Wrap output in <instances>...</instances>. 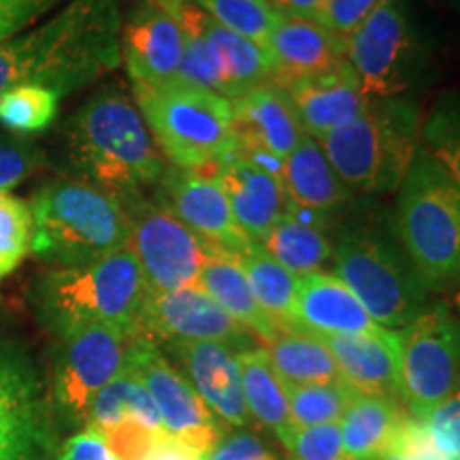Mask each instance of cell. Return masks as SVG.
<instances>
[{
	"label": "cell",
	"mask_w": 460,
	"mask_h": 460,
	"mask_svg": "<svg viewBox=\"0 0 460 460\" xmlns=\"http://www.w3.org/2000/svg\"><path fill=\"white\" fill-rule=\"evenodd\" d=\"M119 62L118 0H71L45 24L0 43V94L15 85H39L62 101Z\"/></svg>",
	"instance_id": "6da1fadb"
},
{
	"label": "cell",
	"mask_w": 460,
	"mask_h": 460,
	"mask_svg": "<svg viewBox=\"0 0 460 460\" xmlns=\"http://www.w3.org/2000/svg\"><path fill=\"white\" fill-rule=\"evenodd\" d=\"M73 169L115 199L139 194L164 175L166 164L146 119L115 85L101 88L66 124Z\"/></svg>",
	"instance_id": "7a4b0ae2"
},
{
	"label": "cell",
	"mask_w": 460,
	"mask_h": 460,
	"mask_svg": "<svg viewBox=\"0 0 460 460\" xmlns=\"http://www.w3.org/2000/svg\"><path fill=\"white\" fill-rule=\"evenodd\" d=\"M147 295L139 264L126 247L82 267L41 273L31 286V305L56 337L84 326H113L139 337Z\"/></svg>",
	"instance_id": "3957f363"
},
{
	"label": "cell",
	"mask_w": 460,
	"mask_h": 460,
	"mask_svg": "<svg viewBox=\"0 0 460 460\" xmlns=\"http://www.w3.org/2000/svg\"><path fill=\"white\" fill-rule=\"evenodd\" d=\"M31 211V254L51 269L82 267L128 247L122 203L90 181L48 183L34 194Z\"/></svg>",
	"instance_id": "277c9868"
},
{
	"label": "cell",
	"mask_w": 460,
	"mask_h": 460,
	"mask_svg": "<svg viewBox=\"0 0 460 460\" xmlns=\"http://www.w3.org/2000/svg\"><path fill=\"white\" fill-rule=\"evenodd\" d=\"M396 237L427 292L456 286L460 188L422 146L399 186Z\"/></svg>",
	"instance_id": "5b68a950"
},
{
	"label": "cell",
	"mask_w": 460,
	"mask_h": 460,
	"mask_svg": "<svg viewBox=\"0 0 460 460\" xmlns=\"http://www.w3.org/2000/svg\"><path fill=\"white\" fill-rule=\"evenodd\" d=\"M422 119L413 102L371 99L356 118L322 137L332 169L348 188L393 192L405 180L420 146Z\"/></svg>",
	"instance_id": "8992f818"
},
{
	"label": "cell",
	"mask_w": 460,
	"mask_h": 460,
	"mask_svg": "<svg viewBox=\"0 0 460 460\" xmlns=\"http://www.w3.org/2000/svg\"><path fill=\"white\" fill-rule=\"evenodd\" d=\"M152 139L172 166L217 169L239 149L233 105L216 92L180 82L132 84Z\"/></svg>",
	"instance_id": "52a82bcc"
},
{
	"label": "cell",
	"mask_w": 460,
	"mask_h": 460,
	"mask_svg": "<svg viewBox=\"0 0 460 460\" xmlns=\"http://www.w3.org/2000/svg\"><path fill=\"white\" fill-rule=\"evenodd\" d=\"M335 275L362 303L379 326L401 331L424 309L427 288L418 279L401 243L371 226L343 230L332 252Z\"/></svg>",
	"instance_id": "ba28073f"
},
{
	"label": "cell",
	"mask_w": 460,
	"mask_h": 460,
	"mask_svg": "<svg viewBox=\"0 0 460 460\" xmlns=\"http://www.w3.org/2000/svg\"><path fill=\"white\" fill-rule=\"evenodd\" d=\"M135 335L113 326H84L58 337L48 396L58 424L84 429L92 401L126 369Z\"/></svg>",
	"instance_id": "9c48e42d"
},
{
	"label": "cell",
	"mask_w": 460,
	"mask_h": 460,
	"mask_svg": "<svg viewBox=\"0 0 460 460\" xmlns=\"http://www.w3.org/2000/svg\"><path fill=\"white\" fill-rule=\"evenodd\" d=\"M58 420L32 356L0 341V460H54Z\"/></svg>",
	"instance_id": "30bf717a"
},
{
	"label": "cell",
	"mask_w": 460,
	"mask_h": 460,
	"mask_svg": "<svg viewBox=\"0 0 460 460\" xmlns=\"http://www.w3.org/2000/svg\"><path fill=\"white\" fill-rule=\"evenodd\" d=\"M118 200L128 216V250L139 264L147 290L171 292L197 286L214 247L141 192Z\"/></svg>",
	"instance_id": "8fae6325"
},
{
	"label": "cell",
	"mask_w": 460,
	"mask_h": 460,
	"mask_svg": "<svg viewBox=\"0 0 460 460\" xmlns=\"http://www.w3.org/2000/svg\"><path fill=\"white\" fill-rule=\"evenodd\" d=\"M399 337L402 405L424 420L458 384L460 318L446 305H429Z\"/></svg>",
	"instance_id": "7c38bea8"
},
{
	"label": "cell",
	"mask_w": 460,
	"mask_h": 460,
	"mask_svg": "<svg viewBox=\"0 0 460 460\" xmlns=\"http://www.w3.org/2000/svg\"><path fill=\"white\" fill-rule=\"evenodd\" d=\"M345 60L369 101L399 96L410 88L413 34L405 0H379L345 39Z\"/></svg>",
	"instance_id": "4fadbf2b"
},
{
	"label": "cell",
	"mask_w": 460,
	"mask_h": 460,
	"mask_svg": "<svg viewBox=\"0 0 460 460\" xmlns=\"http://www.w3.org/2000/svg\"><path fill=\"white\" fill-rule=\"evenodd\" d=\"M126 369H130L152 396L166 435L207 456L224 437L222 424L207 410L186 376L171 365L158 343L146 337L132 339Z\"/></svg>",
	"instance_id": "5bb4252c"
},
{
	"label": "cell",
	"mask_w": 460,
	"mask_h": 460,
	"mask_svg": "<svg viewBox=\"0 0 460 460\" xmlns=\"http://www.w3.org/2000/svg\"><path fill=\"white\" fill-rule=\"evenodd\" d=\"M158 203L214 250L241 254L252 239L234 220L216 172L169 166L160 177Z\"/></svg>",
	"instance_id": "9a60e30c"
},
{
	"label": "cell",
	"mask_w": 460,
	"mask_h": 460,
	"mask_svg": "<svg viewBox=\"0 0 460 460\" xmlns=\"http://www.w3.org/2000/svg\"><path fill=\"white\" fill-rule=\"evenodd\" d=\"M139 337L149 341H216L245 349L247 331L199 286L149 292L143 305Z\"/></svg>",
	"instance_id": "2e32d148"
},
{
	"label": "cell",
	"mask_w": 460,
	"mask_h": 460,
	"mask_svg": "<svg viewBox=\"0 0 460 460\" xmlns=\"http://www.w3.org/2000/svg\"><path fill=\"white\" fill-rule=\"evenodd\" d=\"M233 105L239 154L281 180V166L303 130L286 94L273 82L243 92Z\"/></svg>",
	"instance_id": "e0dca14e"
},
{
	"label": "cell",
	"mask_w": 460,
	"mask_h": 460,
	"mask_svg": "<svg viewBox=\"0 0 460 460\" xmlns=\"http://www.w3.org/2000/svg\"><path fill=\"white\" fill-rule=\"evenodd\" d=\"M183 58L180 22L158 0H141L122 26V60L132 84L175 82Z\"/></svg>",
	"instance_id": "ac0fdd59"
},
{
	"label": "cell",
	"mask_w": 460,
	"mask_h": 460,
	"mask_svg": "<svg viewBox=\"0 0 460 460\" xmlns=\"http://www.w3.org/2000/svg\"><path fill=\"white\" fill-rule=\"evenodd\" d=\"M169 352L180 360L183 376L203 399L220 424L243 430L252 424L247 411L237 352L230 345L216 341H177L166 343Z\"/></svg>",
	"instance_id": "d6986e66"
},
{
	"label": "cell",
	"mask_w": 460,
	"mask_h": 460,
	"mask_svg": "<svg viewBox=\"0 0 460 460\" xmlns=\"http://www.w3.org/2000/svg\"><path fill=\"white\" fill-rule=\"evenodd\" d=\"M278 88L290 102L301 130L315 141L349 122L369 105V99L362 94L358 79L348 60L339 62L335 68L315 77L298 79Z\"/></svg>",
	"instance_id": "ffe728a7"
},
{
	"label": "cell",
	"mask_w": 460,
	"mask_h": 460,
	"mask_svg": "<svg viewBox=\"0 0 460 460\" xmlns=\"http://www.w3.org/2000/svg\"><path fill=\"white\" fill-rule=\"evenodd\" d=\"M322 339L337 362L339 376L356 394L379 396L402 405L399 331L382 329L369 335Z\"/></svg>",
	"instance_id": "44dd1931"
},
{
	"label": "cell",
	"mask_w": 460,
	"mask_h": 460,
	"mask_svg": "<svg viewBox=\"0 0 460 460\" xmlns=\"http://www.w3.org/2000/svg\"><path fill=\"white\" fill-rule=\"evenodd\" d=\"M292 329L318 337L369 335L382 331L354 292L335 273H309L298 278L292 307Z\"/></svg>",
	"instance_id": "7402d4cb"
},
{
	"label": "cell",
	"mask_w": 460,
	"mask_h": 460,
	"mask_svg": "<svg viewBox=\"0 0 460 460\" xmlns=\"http://www.w3.org/2000/svg\"><path fill=\"white\" fill-rule=\"evenodd\" d=\"M214 172L241 230L252 241L261 243L284 216L288 203L284 183L278 175L252 163L239 152L217 164Z\"/></svg>",
	"instance_id": "603a6c76"
},
{
	"label": "cell",
	"mask_w": 460,
	"mask_h": 460,
	"mask_svg": "<svg viewBox=\"0 0 460 460\" xmlns=\"http://www.w3.org/2000/svg\"><path fill=\"white\" fill-rule=\"evenodd\" d=\"M267 49L275 65L273 84L278 85L315 77L345 60V41L320 22L298 17H279Z\"/></svg>",
	"instance_id": "cb8c5ba5"
},
{
	"label": "cell",
	"mask_w": 460,
	"mask_h": 460,
	"mask_svg": "<svg viewBox=\"0 0 460 460\" xmlns=\"http://www.w3.org/2000/svg\"><path fill=\"white\" fill-rule=\"evenodd\" d=\"M326 214L288 200L284 216L261 241L264 250L296 278L322 271L332 261L335 243L326 237Z\"/></svg>",
	"instance_id": "d4e9b609"
},
{
	"label": "cell",
	"mask_w": 460,
	"mask_h": 460,
	"mask_svg": "<svg viewBox=\"0 0 460 460\" xmlns=\"http://www.w3.org/2000/svg\"><path fill=\"white\" fill-rule=\"evenodd\" d=\"M281 183L290 203L320 211V214H329L349 199L348 186L339 180L324 149L305 132L284 160Z\"/></svg>",
	"instance_id": "484cf974"
},
{
	"label": "cell",
	"mask_w": 460,
	"mask_h": 460,
	"mask_svg": "<svg viewBox=\"0 0 460 460\" xmlns=\"http://www.w3.org/2000/svg\"><path fill=\"white\" fill-rule=\"evenodd\" d=\"M205 295H209L220 307L245 331H252L262 341H271L278 337L281 326L273 318L262 312L252 292L247 278L241 269L237 254L214 250L207 258L203 271H200L199 284Z\"/></svg>",
	"instance_id": "4316f807"
},
{
	"label": "cell",
	"mask_w": 460,
	"mask_h": 460,
	"mask_svg": "<svg viewBox=\"0 0 460 460\" xmlns=\"http://www.w3.org/2000/svg\"><path fill=\"white\" fill-rule=\"evenodd\" d=\"M199 26L217 58L224 77V96L228 101H234L256 85L271 82L275 65L264 45L220 26L203 9L199 11Z\"/></svg>",
	"instance_id": "83f0119b"
},
{
	"label": "cell",
	"mask_w": 460,
	"mask_h": 460,
	"mask_svg": "<svg viewBox=\"0 0 460 460\" xmlns=\"http://www.w3.org/2000/svg\"><path fill=\"white\" fill-rule=\"evenodd\" d=\"M402 420L399 402L356 394L339 420L345 460H377L393 450Z\"/></svg>",
	"instance_id": "f1b7e54d"
},
{
	"label": "cell",
	"mask_w": 460,
	"mask_h": 460,
	"mask_svg": "<svg viewBox=\"0 0 460 460\" xmlns=\"http://www.w3.org/2000/svg\"><path fill=\"white\" fill-rule=\"evenodd\" d=\"M85 427L99 430L102 435L122 427H139L149 433H164L163 420L152 396L130 369H124L96 394L90 405Z\"/></svg>",
	"instance_id": "f546056e"
},
{
	"label": "cell",
	"mask_w": 460,
	"mask_h": 460,
	"mask_svg": "<svg viewBox=\"0 0 460 460\" xmlns=\"http://www.w3.org/2000/svg\"><path fill=\"white\" fill-rule=\"evenodd\" d=\"M237 367L250 418L273 430L275 437L286 435L295 427L290 420L286 382L273 369L264 348L239 349Z\"/></svg>",
	"instance_id": "4dcf8cb0"
},
{
	"label": "cell",
	"mask_w": 460,
	"mask_h": 460,
	"mask_svg": "<svg viewBox=\"0 0 460 460\" xmlns=\"http://www.w3.org/2000/svg\"><path fill=\"white\" fill-rule=\"evenodd\" d=\"M264 352L286 384H324L341 379L329 345L307 331H281L271 341H264Z\"/></svg>",
	"instance_id": "1f68e13d"
},
{
	"label": "cell",
	"mask_w": 460,
	"mask_h": 460,
	"mask_svg": "<svg viewBox=\"0 0 460 460\" xmlns=\"http://www.w3.org/2000/svg\"><path fill=\"white\" fill-rule=\"evenodd\" d=\"M237 258L262 312L284 331L292 329V307L298 290L296 275L288 271L256 241H252Z\"/></svg>",
	"instance_id": "d6a6232c"
},
{
	"label": "cell",
	"mask_w": 460,
	"mask_h": 460,
	"mask_svg": "<svg viewBox=\"0 0 460 460\" xmlns=\"http://www.w3.org/2000/svg\"><path fill=\"white\" fill-rule=\"evenodd\" d=\"M290 420L296 429L339 422L356 393L343 379L324 384H286Z\"/></svg>",
	"instance_id": "836d02e7"
},
{
	"label": "cell",
	"mask_w": 460,
	"mask_h": 460,
	"mask_svg": "<svg viewBox=\"0 0 460 460\" xmlns=\"http://www.w3.org/2000/svg\"><path fill=\"white\" fill-rule=\"evenodd\" d=\"M60 99L39 85H15L0 94V126L15 135H39L56 122Z\"/></svg>",
	"instance_id": "e575fe53"
},
{
	"label": "cell",
	"mask_w": 460,
	"mask_h": 460,
	"mask_svg": "<svg viewBox=\"0 0 460 460\" xmlns=\"http://www.w3.org/2000/svg\"><path fill=\"white\" fill-rule=\"evenodd\" d=\"M422 149L460 188V94L437 102L420 132Z\"/></svg>",
	"instance_id": "d590c367"
},
{
	"label": "cell",
	"mask_w": 460,
	"mask_h": 460,
	"mask_svg": "<svg viewBox=\"0 0 460 460\" xmlns=\"http://www.w3.org/2000/svg\"><path fill=\"white\" fill-rule=\"evenodd\" d=\"M211 20L267 48L279 13L269 0H194Z\"/></svg>",
	"instance_id": "8d00e7d4"
},
{
	"label": "cell",
	"mask_w": 460,
	"mask_h": 460,
	"mask_svg": "<svg viewBox=\"0 0 460 460\" xmlns=\"http://www.w3.org/2000/svg\"><path fill=\"white\" fill-rule=\"evenodd\" d=\"M31 205L7 192H0V284L31 254Z\"/></svg>",
	"instance_id": "74e56055"
},
{
	"label": "cell",
	"mask_w": 460,
	"mask_h": 460,
	"mask_svg": "<svg viewBox=\"0 0 460 460\" xmlns=\"http://www.w3.org/2000/svg\"><path fill=\"white\" fill-rule=\"evenodd\" d=\"M278 439L292 460H345L339 422L292 427Z\"/></svg>",
	"instance_id": "f35d334b"
},
{
	"label": "cell",
	"mask_w": 460,
	"mask_h": 460,
	"mask_svg": "<svg viewBox=\"0 0 460 460\" xmlns=\"http://www.w3.org/2000/svg\"><path fill=\"white\" fill-rule=\"evenodd\" d=\"M45 166V154L34 143L0 137V192L20 186Z\"/></svg>",
	"instance_id": "ab89813d"
},
{
	"label": "cell",
	"mask_w": 460,
	"mask_h": 460,
	"mask_svg": "<svg viewBox=\"0 0 460 460\" xmlns=\"http://www.w3.org/2000/svg\"><path fill=\"white\" fill-rule=\"evenodd\" d=\"M377 3L379 0H324L320 24L345 41L377 7Z\"/></svg>",
	"instance_id": "60d3db41"
},
{
	"label": "cell",
	"mask_w": 460,
	"mask_h": 460,
	"mask_svg": "<svg viewBox=\"0 0 460 460\" xmlns=\"http://www.w3.org/2000/svg\"><path fill=\"white\" fill-rule=\"evenodd\" d=\"M62 0H0V43L9 41Z\"/></svg>",
	"instance_id": "b9f144b4"
},
{
	"label": "cell",
	"mask_w": 460,
	"mask_h": 460,
	"mask_svg": "<svg viewBox=\"0 0 460 460\" xmlns=\"http://www.w3.org/2000/svg\"><path fill=\"white\" fill-rule=\"evenodd\" d=\"M54 460H119L109 446L105 435L84 427L77 429L58 446Z\"/></svg>",
	"instance_id": "7bdbcfd3"
},
{
	"label": "cell",
	"mask_w": 460,
	"mask_h": 460,
	"mask_svg": "<svg viewBox=\"0 0 460 460\" xmlns=\"http://www.w3.org/2000/svg\"><path fill=\"white\" fill-rule=\"evenodd\" d=\"M203 460H278V456H273L254 433L243 429L224 435Z\"/></svg>",
	"instance_id": "ee69618b"
},
{
	"label": "cell",
	"mask_w": 460,
	"mask_h": 460,
	"mask_svg": "<svg viewBox=\"0 0 460 460\" xmlns=\"http://www.w3.org/2000/svg\"><path fill=\"white\" fill-rule=\"evenodd\" d=\"M141 460H203V456L190 446L181 444L175 437L163 433L154 441L152 447L143 454Z\"/></svg>",
	"instance_id": "f6af8a7d"
},
{
	"label": "cell",
	"mask_w": 460,
	"mask_h": 460,
	"mask_svg": "<svg viewBox=\"0 0 460 460\" xmlns=\"http://www.w3.org/2000/svg\"><path fill=\"white\" fill-rule=\"evenodd\" d=\"M269 4L284 17H298V20H322V4L324 0H269Z\"/></svg>",
	"instance_id": "bcb514c9"
},
{
	"label": "cell",
	"mask_w": 460,
	"mask_h": 460,
	"mask_svg": "<svg viewBox=\"0 0 460 460\" xmlns=\"http://www.w3.org/2000/svg\"><path fill=\"white\" fill-rule=\"evenodd\" d=\"M377 460H420V458H416V456H410V454H402V452H396V450H393V452H386V454H384V456H379Z\"/></svg>",
	"instance_id": "7dc6e473"
},
{
	"label": "cell",
	"mask_w": 460,
	"mask_h": 460,
	"mask_svg": "<svg viewBox=\"0 0 460 460\" xmlns=\"http://www.w3.org/2000/svg\"><path fill=\"white\" fill-rule=\"evenodd\" d=\"M452 301H454V314H456L458 318H460V279L456 281V286H454V296H452Z\"/></svg>",
	"instance_id": "c3c4849f"
}]
</instances>
